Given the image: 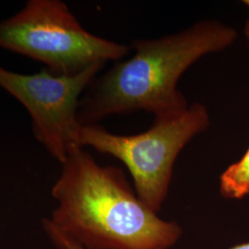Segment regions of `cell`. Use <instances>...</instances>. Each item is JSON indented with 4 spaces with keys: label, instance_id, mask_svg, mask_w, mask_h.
Returning a JSON list of instances; mask_svg holds the SVG:
<instances>
[{
    "label": "cell",
    "instance_id": "9",
    "mask_svg": "<svg viewBox=\"0 0 249 249\" xmlns=\"http://www.w3.org/2000/svg\"><path fill=\"white\" fill-rule=\"evenodd\" d=\"M244 34H245V36L247 37V39L249 40V19L247 20L245 27H244Z\"/></svg>",
    "mask_w": 249,
    "mask_h": 249
},
{
    "label": "cell",
    "instance_id": "2",
    "mask_svg": "<svg viewBox=\"0 0 249 249\" xmlns=\"http://www.w3.org/2000/svg\"><path fill=\"white\" fill-rule=\"evenodd\" d=\"M237 33L217 20H201L157 39L135 40L134 55L94 79L80 99L79 120L95 124L108 116L144 110L155 119L184 113L188 104L178 89L187 69L206 54L230 47Z\"/></svg>",
    "mask_w": 249,
    "mask_h": 249
},
{
    "label": "cell",
    "instance_id": "10",
    "mask_svg": "<svg viewBox=\"0 0 249 249\" xmlns=\"http://www.w3.org/2000/svg\"><path fill=\"white\" fill-rule=\"evenodd\" d=\"M244 4L249 8V0H245V1H244Z\"/></svg>",
    "mask_w": 249,
    "mask_h": 249
},
{
    "label": "cell",
    "instance_id": "4",
    "mask_svg": "<svg viewBox=\"0 0 249 249\" xmlns=\"http://www.w3.org/2000/svg\"><path fill=\"white\" fill-rule=\"evenodd\" d=\"M210 123L207 107L196 103L179 116L155 119L151 128L138 135H116L98 124H82L79 142L81 148L89 146L121 160L138 196L158 213L168 195L179 153Z\"/></svg>",
    "mask_w": 249,
    "mask_h": 249
},
{
    "label": "cell",
    "instance_id": "7",
    "mask_svg": "<svg viewBox=\"0 0 249 249\" xmlns=\"http://www.w3.org/2000/svg\"><path fill=\"white\" fill-rule=\"evenodd\" d=\"M44 227L46 233L50 236L53 244L60 249H87L82 247L79 243L73 240L71 237L67 236L61 231L55 229L48 220H44Z\"/></svg>",
    "mask_w": 249,
    "mask_h": 249
},
{
    "label": "cell",
    "instance_id": "5",
    "mask_svg": "<svg viewBox=\"0 0 249 249\" xmlns=\"http://www.w3.org/2000/svg\"><path fill=\"white\" fill-rule=\"evenodd\" d=\"M104 66L94 64L73 76L55 75L47 69L24 75L0 66V87L26 108L36 140L61 163L74 149L81 148L80 96Z\"/></svg>",
    "mask_w": 249,
    "mask_h": 249
},
{
    "label": "cell",
    "instance_id": "6",
    "mask_svg": "<svg viewBox=\"0 0 249 249\" xmlns=\"http://www.w3.org/2000/svg\"><path fill=\"white\" fill-rule=\"evenodd\" d=\"M223 197L240 199L249 195V148L240 160L231 164L220 177Z\"/></svg>",
    "mask_w": 249,
    "mask_h": 249
},
{
    "label": "cell",
    "instance_id": "8",
    "mask_svg": "<svg viewBox=\"0 0 249 249\" xmlns=\"http://www.w3.org/2000/svg\"><path fill=\"white\" fill-rule=\"evenodd\" d=\"M249 249V241L246 242V243H242V244H238L236 246H233L230 249Z\"/></svg>",
    "mask_w": 249,
    "mask_h": 249
},
{
    "label": "cell",
    "instance_id": "3",
    "mask_svg": "<svg viewBox=\"0 0 249 249\" xmlns=\"http://www.w3.org/2000/svg\"><path fill=\"white\" fill-rule=\"evenodd\" d=\"M0 48L44 63L60 76L118 61L130 50L86 31L59 0H30L14 16L0 21Z\"/></svg>",
    "mask_w": 249,
    "mask_h": 249
},
{
    "label": "cell",
    "instance_id": "1",
    "mask_svg": "<svg viewBox=\"0 0 249 249\" xmlns=\"http://www.w3.org/2000/svg\"><path fill=\"white\" fill-rule=\"evenodd\" d=\"M49 223L87 249H170L182 236L138 196L124 172L102 166L83 148L62 162Z\"/></svg>",
    "mask_w": 249,
    "mask_h": 249
}]
</instances>
